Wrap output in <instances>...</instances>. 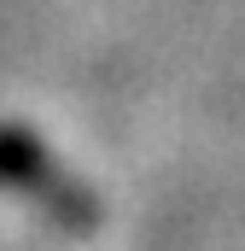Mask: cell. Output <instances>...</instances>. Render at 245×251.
<instances>
[{"label":"cell","instance_id":"cell-1","mask_svg":"<svg viewBox=\"0 0 245 251\" xmlns=\"http://www.w3.org/2000/svg\"><path fill=\"white\" fill-rule=\"evenodd\" d=\"M0 187L24 193L41 216H53L64 228H94L99 222L94 193L82 187L70 170H59V158L35 134H24V128H0Z\"/></svg>","mask_w":245,"mask_h":251}]
</instances>
